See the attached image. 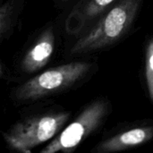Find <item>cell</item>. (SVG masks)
Listing matches in <instances>:
<instances>
[{"label": "cell", "mask_w": 153, "mask_h": 153, "mask_svg": "<svg viewBox=\"0 0 153 153\" xmlns=\"http://www.w3.org/2000/svg\"><path fill=\"white\" fill-rule=\"evenodd\" d=\"M142 0H121L72 47L71 54H83L107 48L120 39L133 24Z\"/></svg>", "instance_id": "cell-1"}, {"label": "cell", "mask_w": 153, "mask_h": 153, "mask_svg": "<svg viewBox=\"0 0 153 153\" xmlns=\"http://www.w3.org/2000/svg\"><path fill=\"white\" fill-rule=\"evenodd\" d=\"M67 112L38 115L13 125L4 134L5 143L14 151L29 153L39 144L55 137L67 122Z\"/></svg>", "instance_id": "cell-2"}, {"label": "cell", "mask_w": 153, "mask_h": 153, "mask_svg": "<svg viewBox=\"0 0 153 153\" xmlns=\"http://www.w3.org/2000/svg\"><path fill=\"white\" fill-rule=\"evenodd\" d=\"M91 69V64L74 62L48 69L18 87L14 97L19 100H33L55 93L75 83Z\"/></svg>", "instance_id": "cell-3"}, {"label": "cell", "mask_w": 153, "mask_h": 153, "mask_svg": "<svg viewBox=\"0 0 153 153\" xmlns=\"http://www.w3.org/2000/svg\"><path fill=\"white\" fill-rule=\"evenodd\" d=\"M108 109V103L103 100L92 102L40 152H73L102 124Z\"/></svg>", "instance_id": "cell-4"}, {"label": "cell", "mask_w": 153, "mask_h": 153, "mask_svg": "<svg viewBox=\"0 0 153 153\" xmlns=\"http://www.w3.org/2000/svg\"><path fill=\"white\" fill-rule=\"evenodd\" d=\"M153 138V126L135 127L121 134H116L97 145V153H109L121 152L143 145Z\"/></svg>", "instance_id": "cell-5"}, {"label": "cell", "mask_w": 153, "mask_h": 153, "mask_svg": "<svg viewBox=\"0 0 153 153\" xmlns=\"http://www.w3.org/2000/svg\"><path fill=\"white\" fill-rule=\"evenodd\" d=\"M55 48V35L51 29L45 30L34 46L25 54L22 67L27 73H33L44 67L50 60Z\"/></svg>", "instance_id": "cell-6"}, {"label": "cell", "mask_w": 153, "mask_h": 153, "mask_svg": "<svg viewBox=\"0 0 153 153\" xmlns=\"http://www.w3.org/2000/svg\"><path fill=\"white\" fill-rule=\"evenodd\" d=\"M116 0H87L70 16L74 30L83 28L89 22L104 13Z\"/></svg>", "instance_id": "cell-7"}, {"label": "cell", "mask_w": 153, "mask_h": 153, "mask_svg": "<svg viewBox=\"0 0 153 153\" xmlns=\"http://www.w3.org/2000/svg\"><path fill=\"white\" fill-rule=\"evenodd\" d=\"M145 78L150 99L153 102V38L147 44L145 53Z\"/></svg>", "instance_id": "cell-8"}, {"label": "cell", "mask_w": 153, "mask_h": 153, "mask_svg": "<svg viewBox=\"0 0 153 153\" xmlns=\"http://www.w3.org/2000/svg\"><path fill=\"white\" fill-rule=\"evenodd\" d=\"M7 12H8L7 5H3V6L0 7V30L2 29V27H3V25L4 23Z\"/></svg>", "instance_id": "cell-9"}, {"label": "cell", "mask_w": 153, "mask_h": 153, "mask_svg": "<svg viewBox=\"0 0 153 153\" xmlns=\"http://www.w3.org/2000/svg\"><path fill=\"white\" fill-rule=\"evenodd\" d=\"M2 74H3V70H2V67H1V65H0V76L2 75Z\"/></svg>", "instance_id": "cell-10"}, {"label": "cell", "mask_w": 153, "mask_h": 153, "mask_svg": "<svg viewBox=\"0 0 153 153\" xmlns=\"http://www.w3.org/2000/svg\"><path fill=\"white\" fill-rule=\"evenodd\" d=\"M63 1H66V0H63Z\"/></svg>", "instance_id": "cell-11"}]
</instances>
